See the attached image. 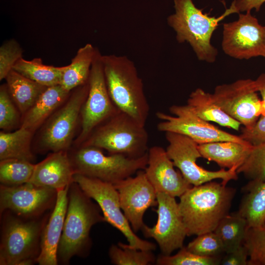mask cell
<instances>
[{
    "mask_svg": "<svg viewBox=\"0 0 265 265\" xmlns=\"http://www.w3.org/2000/svg\"><path fill=\"white\" fill-rule=\"evenodd\" d=\"M186 248L191 252L202 257L219 256L225 252L221 240L214 231L197 236Z\"/></svg>",
    "mask_w": 265,
    "mask_h": 265,
    "instance_id": "35",
    "label": "cell"
},
{
    "mask_svg": "<svg viewBox=\"0 0 265 265\" xmlns=\"http://www.w3.org/2000/svg\"><path fill=\"white\" fill-rule=\"evenodd\" d=\"M148 157V152L138 158L118 154L106 155L101 149L90 146H83L69 156L74 174L113 185L144 170Z\"/></svg>",
    "mask_w": 265,
    "mask_h": 265,
    "instance_id": "7",
    "label": "cell"
},
{
    "mask_svg": "<svg viewBox=\"0 0 265 265\" xmlns=\"http://www.w3.org/2000/svg\"><path fill=\"white\" fill-rule=\"evenodd\" d=\"M246 248L247 265H265V223L258 227H248L242 244Z\"/></svg>",
    "mask_w": 265,
    "mask_h": 265,
    "instance_id": "33",
    "label": "cell"
},
{
    "mask_svg": "<svg viewBox=\"0 0 265 265\" xmlns=\"http://www.w3.org/2000/svg\"><path fill=\"white\" fill-rule=\"evenodd\" d=\"M221 46L225 53L236 59L265 57V26L250 12L239 13L237 20L223 25Z\"/></svg>",
    "mask_w": 265,
    "mask_h": 265,
    "instance_id": "13",
    "label": "cell"
},
{
    "mask_svg": "<svg viewBox=\"0 0 265 265\" xmlns=\"http://www.w3.org/2000/svg\"><path fill=\"white\" fill-rule=\"evenodd\" d=\"M70 92L61 84L47 87L32 106L24 114L21 127L33 132L65 101Z\"/></svg>",
    "mask_w": 265,
    "mask_h": 265,
    "instance_id": "22",
    "label": "cell"
},
{
    "mask_svg": "<svg viewBox=\"0 0 265 265\" xmlns=\"http://www.w3.org/2000/svg\"><path fill=\"white\" fill-rule=\"evenodd\" d=\"M88 90V81L77 87L65 104L51 118L41 135V144L45 149L54 152L66 151L69 147Z\"/></svg>",
    "mask_w": 265,
    "mask_h": 265,
    "instance_id": "16",
    "label": "cell"
},
{
    "mask_svg": "<svg viewBox=\"0 0 265 265\" xmlns=\"http://www.w3.org/2000/svg\"><path fill=\"white\" fill-rule=\"evenodd\" d=\"M9 93L20 111L25 114L47 87L21 75L14 70L5 78Z\"/></svg>",
    "mask_w": 265,
    "mask_h": 265,
    "instance_id": "25",
    "label": "cell"
},
{
    "mask_svg": "<svg viewBox=\"0 0 265 265\" xmlns=\"http://www.w3.org/2000/svg\"><path fill=\"white\" fill-rule=\"evenodd\" d=\"M50 214L34 218L22 217L8 211L0 214V265L37 263L41 234Z\"/></svg>",
    "mask_w": 265,
    "mask_h": 265,
    "instance_id": "5",
    "label": "cell"
},
{
    "mask_svg": "<svg viewBox=\"0 0 265 265\" xmlns=\"http://www.w3.org/2000/svg\"><path fill=\"white\" fill-rule=\"evenodd\" d=\"M256 91L259 92L262 97L263 106L265 115V73L261 74L257 79L254 80Z\"/></svg>",
    "mask_w": 265,
    "mask_h": 265,
    "instance_id": "41",
    "label": "cell"
},
{
    "mask_svg": "<svg viewBox=\"0 0 265 265\" xmlns=\"http://www.w3.org/2000/svg\"><path fill=\"white\" fill-rule=\"evenodd\" d=\"M173 1L175 11L167 17V22L175 32L177 41L188 43L199 60L214 62L218 53L211 43V38L219 23L229 15L237 13L233 3L221 15L215 17L204 13L192 0Z\"/></svg>",
    "mask_w": 265,
    "mask_h": 265,
    "instance_id": "4",
    "label": "cell"
},
{
    "mask_svg": "<svg viewBox=\"0 0 265 265\" xmlns=\"http://www.w3.org/2000/svg\"><path fill=\"white\" fill-rule=\"evenodd\" d=\"M157 195V222L152 227L145 224L141 231L146 238L156 240L162 255H170L184 246L186 230L175 197L163 192Z\"/></svg>",
    "mask_w": 265,
    "mask_h": 265,
    "instance_id": "15",
    "label": "cell"
},
{
    "mask_svg": "<svg viewBox=\"0 0 265 265\" xmlns=\"http://www.w3.org/2000/svg\"><path fill=\"white\" fill-rule=\"evenodd\" d=\"M148 141L145 126L119 110L98 126L83 146L105 149L109 154L138 158L148 152Z\"/></svg>",
    "mask_w": 265,
    "mask_h": 265,
    "instance_id": "6",
    "label": "cell"
},
{
    "mask_svg": "<svg viewBox=\"0 0 265 265\" xmlns=\"http://www.w3.org/2000/svg\"><path fill=\"white\" fill-rule=\"evenodd\" d=\"M248 255L247 250L242 244L236 250L226 253L221 259L222 265H247Z\"/></svg>",
    "mask_w": 265,
    "mask_h": 265,
    "instance_id": "39",
    "label": "cell"
},
{
    "mask_svg": "<svg viewBox=\"0 0 265 265\" xmlns=\"http://www.w3.org/2000/svg\"><path fill=\"white\" fill-rule=\"evenodd\" d=\"M169 111L174 116L161 112L156 113L161 120L159 131L173 132L187 136L198 144L216 141H231L242 144L249 143L239 135L219 129L199 117L188 105H173Z\"/></svg>",
    "mask_w": 265,
    "mask_h": 265,
    "instance_id": "11",
    "label": "cell"
},
{
    "mask_svg": "<svg viewBox=\"0 0 265 265\" xmlns=\"http://www.w3.org/2000/svg\"><path fill=\"white\" fill-rule=\"evenodd\" d=\"M9 93L6 84L0 88V128L9 130L14 127L18 121V114Z\"/></svg>",
    "mask_w": 265,
    "mask_h": 265,
    "instance_id": "37",
    "label": "cell"
},
{
    "mask_svg": "<svg viewBox=\"0 0 265 265\" xmlns=\"http://www.w3.org/2000/svg\"><path fill=\"white\" fill-rule=\"evenodd\" d=\"M239 136L252 146L265 143V115H261L250 129L243 127Z\"/></svg>",
    "mask_w": 265,
    "mask_h": 265,
    "instance_id": "38",
    "label": "cell"
},
{
    "mask_svg": "<svg viewBox=\"0 0 265 265\" xmlns=\"http://www.w3.org/2000/svg\"><path fill=\"white\" fill-rule=\"evenodd\" d=\"M102 56L98 50L91 66L88 93L80 113L81 130L78 139L79 143L84 142L98 126L119 110L108 92Z\"/></svg>",
    "mask_w": 265,
    "mask_h": 265,
    "instance_id": "12",
    "label": "cell"
},
{
    "mask_svg": "<svg viewBox=\"0 0 265 265\" xmlns=\"http://www.w3.org/2000/svg\"><path fill=\"white\" fill-rule=\"evenodd\" d=\"M257 92L254 80L242 79L218 85L211 94L225 112L250 129L264 114L263 102Z\"/></svg>",
    "mask_w": 265,
    "mask_h": 265,
    "instance_id": "10",
    "label": "cell"
},
{
    "mask_svg": "<svg viewBox=\"0 0 265 265\" xmlns=\"http://www.w3.org/2000/svg\"><path fill=\"white\" fill-rule=\"evenodd\" d=\"M221 258L216 257H202L189 251L183 247L174 255H159L156 263L159 265H218Z\"/></svg>",
    "mask_w": 265,
    "mask_h": 265,
    "instance_id": "34",
    "label": "cell"
},
{
    "mask_svg": "<svg viewBox=\"0 0 265 265\" xmlns=\"http://www.w3.org/2000/svg\"><path fill=\"white\" fill-rule=\"evenodd\" d=\"M57 194L54 188L30 183L12 186L0 185V214L8 211L24 218L41 217L53 209Z\"/></svg>",
    "mask_w": 265,
    "mask_h": 265,
    "instance_id": "14",
    "label": "cell"
},
{
    "mask_svg": "<svg viewBox=\"0 0 265 265\" xmlns=\"http://www.w3.org/2000/svg\"><path fill=\"white\" fill-rule=\"evenodd\" d=\"M249 182L265 181V143L252 146L250 153L242 164L237 169Z\"/></svg>",
    "mask_w": 265,
    "mask_h": 265,
    "instance_id": "32",
    "label": "cell"
},
{
    "mask_svg": "<svg viewBox=\"0 0 265 265\" xmlns=\"http://www.w3.org/2000/svg\"><path fill=\"white\" fill-rule=\"evenodd\" d=\"M23 51L14 39L4 42L0 47V80L5 79L15 63L22 57Z\"/></svg>",
    "mask_w": 265,
    "mask_h": 265,
    "instance_id": "36",
    "label": "cell"
},
{
    "mask_svg": "<svg viewBox=\"0 0 265 265\" xmlns=\"http://www.w3.org/2000/svg\"><path fill=\"white\" fill-rule=\"evenodd\" d=\"M248 227L246 219L238 212L228 214L220 221L214 232L221 240L225 253L242 245Z\"/></svg>",
    "mask_w": 265,
    "mask_h": 265,
    "instance_id": "29",
    "label": "cell"
},
{
    "mask_svg": "<svg viewBox=\"0 0 265 265\" xmlns=\"http://www.w3.org/2000/svg\"><path fill=\"white\" fill-rule=\"evenodd\" d=\"M74 172L66 151L54 152L35 164L28 183L56 190L64 189L74 182Z\"/></svg>",
    "mask_w": 265,
    "mask_h": 265,
    "instance_id": "20",
    "label": "cell"
},
{
    "mask_svg": "<svg viewBox=\"0 0 265 265\" xmlns=\"http://www.w3.org/2000/svg\"><path fill=\"white\" fill-rule=\"evenodd\" d=\"M245 194L238 213L244 217L248 227H258L265 223V181L249 182L244 186Z\"/></svg>",
    "mask_w": 265,
    "mask_h": 265,
    "instance_id": "26",
    "label": "cell"
},
{
    "mask_svg": "<svg viewBox=\"0 0 265 265\" xmlns=\"http://www.w3.org/2000/svg\"><path fill=\"white\" fill-rule=\"evenodd\" d=\"M187 105L199 117L206 121L213 122L236 131L239 130L240 123L225 112L213 101L212 94L201 88H197L191 93Z\"/></svg>",
    "mask_w": 265,
    "mask_h": 265,
    "instance_id": "23",
    "label": "cell"
},
{
    "mask_svg": "<svg viewBox=\"0 0 265 265\" xmlns=\"http://www.w3.org/2000/svg\"><path fill=\"white\" fill-rule=\"evenodd\" d=\"M202 158L215 162L222 168L239 167L248 156L252 145L231 141L198 144Z\"/></svg>",
    "mask_w": 265,
    "mask_h": 265,
    "instance_id": "21",
    "label": "cell"
},
{
    "mask_svg": "<svg viewBox=\"0 0 265 265\" xmlns=\"http://www.w3.org/2000/svg\"><path fill=\"white\" fill-rule=\"evenodd\" d=\"M35 164L25 160L8 159L0 160V185L19 186L30 180Z\"/></svg>",
    "mask_w": 265,
    "mask_h": 265,
    "instance_id": "30",
    "label": "cell"
},
{
    "mask_svg": "<svg viewBox=\"0 0 265 265\" xmlns=\"http://www.w3.org/2000/svg\"><path fill=\"white\" fill-rule=\"evenodd\" d=\"M165 134L168 143L165 149L168 157L192 186H199L217 179H221L222 183L227 185L229 181L238 179L237 167L210 171L198 165L197 160L202 157L198 144L189 137L170 132Z\"/></svg>",
    "mask_w": 265,
    "mask_h": 265,
    "instance_id": "9",
    "label": "cell"
},
{
    "mask_svg": "<svg viewBox=\"0 0 265 265\" xmlns=\"http://www.w3.org/2000/svg\"><path fill=\"white\" fill-rule=\"evenodd\" d=\"M92 200L77 183L73 182L70 185L67 209L57 250L58 263L66 265L74 256L84 257L91 245V228L105 222L100 207Z\"/></svg>",
    "mask_w": 265,
    "mask_h": 265,
    "instance_id": "2",
    "label": "cell"
},
{
    "mask_svg": "<svg viewBox=\"0 0 265 265\" xmlns=\"http://www.w3.org/2000/svg\"><path fill=\"white\" fill-rule=\"evenodd\" d=\"M69 186L57 190L55 206L41 234L40 252L37 260L39 265H58L57 250L67 209Z\"/></svg>",
    "mask_w": 265,
    "mask_h": 265,
    "instance_id": "19",
    "label": "cell"
},
{
    "mask_svg": "<svg viewBox=\"0 0 265 265\" xmlns=\"http://www.w3.org/2000/svg\"><path fill=\"white\" fill-rule=\"evenodd\" d=\"M98 49L88 43L80 48L70 64L62 67L61 85L66 90L88 81L92 62Z\"/></svg>",
    "mask_w": 265,
    "mask_h": 265,
    "instance_id": "24",
    "label": "cell"
},
{
    "mask_svg": "<svg viewBox=\"0 0 265 265\" xmlns=\"http://www.w3.org/2000/svg\"><path fill=\"white\" fill-rule=\"evenodd\" d=\"M108 255L111 263L116 265H148L156 261L152 251L137 249L122 242L112 245Z\"/></svg>",
    "mask_w": 265,
    "mask_h": 265,
    "instance_id": "31",
    "label": "cell"
},
{
    "mask_svg": "<svg viewBox=\"0 0 265 265\" xmlns=\"http://www.w3.org/2000/svg\"><path fill=\"white\" fill-rule=\"evenodd\" d=\"M104 72L110 97L116 107L145 126L149 105L142 80L133 62L125 55H102Z\"/></svg>",
    "mask_w": 265,
    "mask_h": 265,
    "instance_id": "3",
    "label": "cell"
},
{
    "mask_svg": "<svg viewBox=\"0 0 265 265\" xmlns=\"http://www.w3.org/2000/svg\"><path fill=\"white\" fill-rule=\"evenodd\" d=\"M13 70L46 87L61 84L62 67L45 65L41 58L27 60L21 57L15 63Z\"/></svg>",
    "mask_w": 265,
    "mask_h": 265,
    "instance_id": "28",
    "label": "cell"
},
{
    "mask_svg": "<svg viewBox=\"0 0 265 265\" xmlns=\"http://www.w3.org/2000/svg\"><path fill=\"white\" fill-rule=\"evenodd\" d=\"M144 171L156 192L180 197L192 186L168 157L165 149L159 146L149 148Z\"/></svg>",
    "mask_w": 265,
    "mask_h": 265,
    "instance_id": "18",
    "label": "cell"
},
{
    "mask_svg": "<svg viewBox=\"0 0 265 265\" xmlns=\"http://www.w3.org/2000/svg\"><path fill=\"white\" fill-rule=\"evenodd\" d=\"M119 196L121 208L133 231L141 230L143 216L150 207L158 205L157 192L144 170L113 185Z\"/></svg>",
    "mask_w": 265,
    "mask_h": 265,
    "instance_id": "17",
    "label": "cell"
},
{
    "mask_svg": "<svg viewBox=\"0 0 265 265\" xmlns=\"http://www.w3.org/2000/svg\"><path fill=\"white\" fill-rule=\"evenodd\" d=\"M74 182L100 207L105 222L118 230L133 248L154 251L156 245L139 238L133 231L120 206L118 192L112 184L100 180L74 174Z\"/></svg>",
    "mask_w": 265,
    "mask_h": 265,
    "instance_id": "8",
    "label": "cell"
},
{
    "mask_svg": "<svg viewBox=\"0 0 265 265\" xmlns=\"http://www.w3.org/2000/svg\"><path fill=\"white\" fill-rule=\"evenodd\" d=\"M265 0H235L232 2L237 13L250 12L253 9L259 11Z\"/></svg>",
    "mask_w": 265,
    "mask_h": 265,
    "instance_id": "40",
    "label": "cell"
},
{
    "mask_svg": "<svg viewBox=\"0 0 265 265\" xmlns=\"http://www.w3.org/2000/svg\"><path fill=\"white\" fill-rule=\"evenodd\" d=\"M235 194L234 188L214 181L187 189L179 203L187 236L213 232L229 214Z\"/></svg>",
    "mask_w": 265,
    "mask_h": 265,
    "instance_id": "1",
    "label": "cell"
},
{
    "mask_svg": "<svg viewBox=\"0 0 265 265\" xmlns=\"http://www.w3.org/2000/svg\"><path fill=\"white\" fill-rule=\"evenodd\" d=\"M33 132L23 127L10 132L0 133V160L16 159L31 162L34 159L31 150Z\"/></svg>",
    "mask_w": 265,
    "mask_h": 265,
    "instance_id": "27",
    "label": "cell"
}]
</instances>
